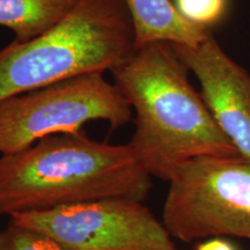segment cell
Returning <instances> with one entry per match:
<instances>
[{
    "label": "cell",
    "mask_w": 250,
    "mask_h": 250,
    "mask_svg": "<svg viewBox=\"0 0 250 250\" xmlns=\"http://www.w3.org/2000/svg\"><path fill=\"white\" fill-rule=\"evenodd\" d=\"M189 71L168 42L134 46L110 71L136 115L130 146L156 179L168 181L197 156L239 154L190 83Z\"/></svg>",
    "instance_id": "obj_1"
},
{
    "label": "cell",
    "mask_w": 250,
    "mask_h": 250,
    "mask_svg": "<svg viewBox=\"0 0 250 250\" xmlns=\"http://www.w3.org/2000/svg\"><path fill=\"white\" fill-rule=\"evenodd\" d=\"M151 188L129 143L98 142L83 130L0 155V213L8 217L115 197L144 202Z\"/></svg>",
    "instance_id": "obj_2"
},
{
    "label": "cell",
    "mask_w": 250,
    "mask_h": 250,
    "mask_svg": "<svg viewBox=\"0 0 250 250\" xmlns=\"http://www.w3.org/2000/svg\"><path fill=\"white\" fill-rule=\"evenodd\" d=\"M134 46L123 0H80L56 27L0 50V102L81 74L111 71Z\"/></svg>",
    "instance_id": "obj_3"
},
{
    "label": "cell",
    "mask_w": 250,
    "mask_h": 250,
    "mask_svg": "<svg viewBox=\"0 0 250 250\" xmlns=\"http://www.w3.org/2000/svg\"><path fill=\"white\" fill-rule=\"evenodd\" d=\"M162 224L174 240H250V160L240 154L203 155L167 181Z\"/></svg>",
    "instance_id": "obj_4"
},
{
    "label": "cell",
    "mask_w": 250,
    "mask_h": 250,
    "mask_svg": "<svg viewBox=\"0 0 250 250\" xmlns=\"http://www.w3.org/2000/svg\"><path fill=\"white\" fill-rule=\"evenodd\" d=\"M132 115L130 103L104 72L58 81L0 102V154L20 152L52 134L78 132L93 121L118 130Z\"/></svg>",
    "instance_id": "obj_5"
},
{
    "label": "cell",
    "mask_w": 250,
    "mask_h": 250,
    "mask_svg": "<svg viewBox=\"0 0 250 250\" xmlns=\"http://www.w3.org/2000/svg\"><path fill=\"white\" fill-rule=\"evenodd\" d=\"M9 223L45 234L71 250H179L144 202L103 198L9 215Z\"/></svg>",
    "instance_id": "obj_6"
},
{
    "label": "cell",
    "mask_w": 250,
    "mask_h": 250,
    "mask_svg": "<svg viewBox=\"0 0 250 250\" xmlns=\"http://www.w3.org/2000/svg\"><path fill=\"white\" fill-rule=\"evenodd\" d=\"M171 45L198 79L215 123L237 153L250 160V74L224 51L211 31L197 46Z\"/></svg>",
    "instance_id": "obj_7"
},
{
    "label": "cell",
    "mask_w": 250,
    "mask_h": 250,
    "mask_svg": "<svg viewBox=\"0 0 250 250\" xmlns=\"http://www.w3.org/2000/svg\"><path fill=\"white\" fill-rule=\"evenodd\" d=\"M134 30L136 46L152 42L197 46L211 30L186 20L171 0H123Z\"/></svg>",
    "instance_id": "obj_8"
},
{
    "label": "cell",
    "mask_w": 250,
    "mask_h": 250,
    "mask_svg": "<svg viewBox=\"0 0 250 250\" xmlns=\"http://www.w3.org/2000/svg\"><path fill=\"white\" fill-rule=\"evenodd\" d=\"M80 0H0V26L14 33L15 42L40 36L62 22Z\"/></svg>",
    "instance_id": "obj_9"
},
{
    "label": "cell",
    "mask_w": 250,
    "mask_h": 250,
    "mask_svg": "<svg viewBox=\"0 0 250 250\" xmlns=\"http://www.w3.org/2000/svg\"><path fill=\"white\" fill-rule=\"evenodd\" d=\"M0 250H71L55 239L30 228L8 224L0 232Z\"/></svg>",
    "instance_id": "obj_10"
},
{
    "label": "cell",
    "mask_w": 250,
    "mask_h": 250,
    "mask_svg": "<svg viewBox=\"0 0 250 250\" xmlns=\"http://www.w3.org/2000/svg\"><path fill=\"white\" fill-rule=\"evenodd\" d=\"M174 5L189 22L210 30L225 17L227 0H174Z\"/></svg>",
    "instance_id": "obj_11"
},
{
    "label": "cell",
    "mask_w": 250,
    "mask_h": 250,
    "mask_svg": "<svg viewBox=\"0 0 250 250\" xmlns=\"http://www.w3.org/2000/svg\"><path fill=\"white\" fill-rule=\"evenodd\" d=\"M195 250H239V248L226 237L215 236L199 241Z\"/></svg>",
    "instance_id": "obj_12"
}]
</instances>
